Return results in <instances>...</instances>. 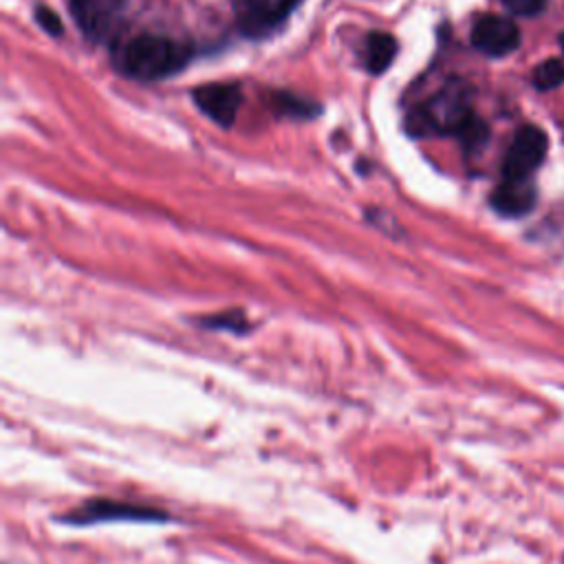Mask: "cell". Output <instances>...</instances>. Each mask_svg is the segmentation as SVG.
Listing matches in <instances>:
<instances>
[{"instance_id":"6da1fadb","label":"cell","mask_w":564,"mask_h":564,"mask_svg":"<svg viewBox=\"0 0 564 564\" xmlns=\"http://www.w3.org/2000/svg\"><path fill=\"white\" fill-rule=\"evenodd\" d=\"M192 57V48L178 40L156 33H141L119 51V66L126 75L154 82L178 73Z\"/></svg>"},{"instance_id":"7a4b0ae2","label":"cell","mask_w":564,"mask_h":564,"mask_svg":"<svg viewBox=\"0 0 564 564\" xmlns=\"http://www.w3.org/2000/svg\"><path fill=\"white\" fill-rule=\"evenodd\" d=\"M471 119V90L465 82L452 79L408 112L405 128L410 134H458Z\"/></svg>"},{"instance_id":"3957f363","label":"cell","mask_w":564,"mask_h":564,"mask_svg":"<svg viewBox=\"0 0 564 564\" xmlns=\"http://www.w3.org/2000/svg\"><path fill=\"white\" fill-rule=\"evenodd\" d=\"M549 150V139L538 126H522L505 159H502V178H531V174L542 165Z\"/></svg>"},{"instance_id":"277c9868","label":"cell","mask_w":564,"mask_h":564,"mask_svg":"<svg viewBox=\"0 0 564 564\" xmlns=\"http://www.w3.org/2000/svg\"><path fill=\"white\" fill-rule=\"evenodd\" d=\"M126 0H70V11L82 33L93 42H108L123 18Z\"/></svg>"},{"instance_id":"5b68a950","label":"cell","mask_w":564,"mask_h":564,"mask_svg":"<svg viewBox=\"0 0 564 564\" xmlns=\"http://www.w3.org/2000/svg\"><path fill=\"white\" fill-rule=\"evenodd\" d=\"M471 44L489 57H505L518 48L520 31L502 15H482L471 29Z\"/></svg>"},{"instance_id":"8992f818","label":"cell","mask_w":564,"mask_h":564,"mask_svg":"<svg viewBox=\"0 0 564 564\" xmlns=\"http://www.w3.org/2000/svg\"><path fill=\"white\" fill-rule=\"evenodd\" d=\"M192 99L212 121H216L223 128H229L242 104V90L238 84L216 82V84L198 86L192 93Z\"/></svg>"},{"instance_id":"52a82bcc","label":"cell","mask_w":564,"mask_h":564,"mask_svg":"<svg viewBox=\"0 0 564 564\" xmlns=\"http://www.w3.org/2000/svg\"><path fill=\"white\" fill-rule=\"evenodd\" d=\"M295 4L297 0H240L238 18L247 33L262 35L278 26Z\"/></svg>"},{"instance_id":"ba28073f","label":"cell","mask_w":564,"mask_h":564,"mask_svg":"<svg viewBox=\"0 0 564 564\" xmlns=\"http://www.w3.org/2000/svg\"><path fill=\"white\" fill-rule=\"evenodd\" d=\"M491 207L507 218L524 216L535 205V187L531 178H502L491 194Z\"/></svg>"},{"instance_id":"9c48e42d","label":"cell","mask_w":564,"mask_h":564,"mask_svg":"<svg viewBox=\"0 0 564 564\" xmlns=\"http://www.w3.org/2000/svg\"><path fill=\"white\" fill-rule=\"evenodd\" d=\"M394 55H397V40L390 33L375 31L366 37L364 62L370 73H375V75L383 73L392 64Z\"/></svg>"},{"instance_id":"30bf717a","label":"cell","mask_w":564,"mask_h":564,"mask_svg":"<svg viewBox=\"0 0 564 564\" xmlns=\"http://www.w3.org/2000/svg\"><path fill=\"white\" fill-rule=\"evenodd\" d=\"M564 82V62L557 57L544 59L540 66L533 70V86L540 90H551Z\"/></svg>"},{"instance_id":"8fae6325","label":"cell","mask_w":564,"mask_h":564,"mask_svg":"<svg viewBox=\"0 0 564 564\" xmlns=\"http://www.w3.org/2000/svg\"><path fill=\"white\" fill-rule=\"evenodd\" d=\"M458 137L463 139V145H465L467 150H478V148L487 141L489 132H487V126H485L480 119L474 117V119L458 132Z\"/></svg>"},{"instance_id":"7c38bea8","label":"cell","mask_w":564,"mask_h":564,"mask_svg":"<svg viewBox=\"0 0 564 564\" xmlns=\"http://www.w3.org/2000/svg\"><path fill=\"white\" fill-rule=\"evenodd\" d=\"M516 15H535L540 13L549 0H500Z\"/></svg>"},{"instance_id":"4fadbf2b","label":"cell","mask_w":564,"mask_h":564,"mask_svg":"<svg viewBox=\"0 0 564 564\" xmlns=\"http://www.w3.org/2000/svg\"><path fill=\"white\" fill-rule=\"evenodd\" d=\"M35 20L40 22V26L44 29V31H48L51 35H59L62 33V20L48 9V7H37L35 9Z\"/></svg>"},{"instance_id":"5bb4252c","label":"cell","mask_w":564,"mask_h":564,"mask_svg":"<svg viewBox=\"0 0 564 564\" xmlns=\"http://www.w3.org/2000/svg\"><path fill=\"white\" fill-rule=\"evenodd\" d=\"M275 104H278V108H280V110H284V108L293 106V112H295V115H300V117H306V115H311V112L315 110V106H313V104L302 101V99H295V97L284 95V93L275 95Z\"/></svg>"},{"instance_id":"9a60e30c","label":"cell","mask_w":564,"mask_h":564,"mask_svg":"<svg viewBox=\"0 0 564 564\" xmlns=\"http://www.w3.org/2000/svg\"><path fill=\"white\" fill-rule=\"evenodd\" d=\"M560 44H562V51H564V33L560 35Z\"/></svg>"}]
</instances>
